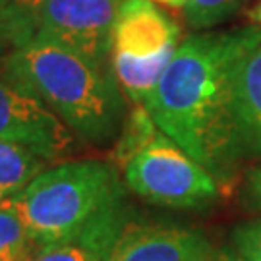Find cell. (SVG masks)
<instances>
[{"label": "cell", "mask_w": 261, "mask_h": 261, "mask_svg": "<svg viewBox=\"0 0 261 261\" xmlns=\"http://www.w3.org/2000/svg\"><path fill=\"white\" fill-rule=\"evenodd\" d=\"M41 2H43V0H12V4H10L8 8L14 10V12H18V14L28 16V14H31L33 10L37 8Z\"/></svg>", "instance_id": "2e32d148"}, {"label": "cell", "mask_w": 261, "mask_h": 261, "mask_svg": "<svg viewBox=\"0 0 261 261\" xmlns=\"http://www.w3.org/2000/svg\"><path fill=\"white\" fill-rule=\"evenodd\" d=\"M33 242L25 224L10 205H0V261H29Z\"/></svg>", "instance_id": "7c38bea8"}, {"label": "cell", "mask_w": 261, "mask_h": 261, "mask_svg": "<svg viewBox=\"0 0 261 261\" xmlns=\"http://www.w3.org/2000/svg\"><path fill=\"white\" fill-rule=\"evenodd\" d=\"M215 253L207 236L197 228L128 221L105 261H211Z\"/></svg>", "instance_id": "ba28073f"}, {"label": "cell", "mask_w": 261, "mask_h": 261, "mask_svg": "<svg viewBox=\"0 0 261 261\" xmlns=\"http://www.w3.org/2000/svg\"><path fill=\"white\" fill-rule=\"evenodd\" d=\"M153 2H163V4L174 6V8H184V4H186V0H153Z\"/></svg>", "instance_id": "ac0fdd59"}, {"label": "cell", "mask_w": 261, "mask_h": 261, "mask_svg": "<svg viewBox=\"0 0 261 261\" xmlns=\"http://www.w3.org/2000/svg\"><path fill=\"white\" fill-rule=\"evenodd\" d=\"M234 107L244 155L261 157V41L240 60Z\"/></svg>", "instance_id": "30bf717a"}, {"label": "cell", "mask_w": 261, "mask_h": 261, "mask_svg": "<svg viewBox=\"0 0 261 261\" xmlns=\"http://www.w3.org/2000/svg\"><path fill=\"white\" fill-rule=\"evenodd\" d=\"M0 31L12 74L77 140L103 145L120 134L128 120V97L111 64L31 35L25 21L10 10L0 18Z\"/></svg>", "instance_id": "7a4b0ae2"}, {"label": "cell", "mask_w": 261, "mask_h": 261, "mask_svg": "<svg viewBox=\"0 0 261 261\" xmlns=\"http://www.w3.org/2000/svg\"><path fill=\"white\" fill-rule=\"evenodd\" d=\"M126 201L122 172L109 161H72L39 174L10 205L35 248L70 240Z\"/></svg>", "instance_id": "3957f363"}, {"label": "cell", "mask_w": 261, "mask_h": 261, "mask_svg": "<svg viewBox=\"0 0 261 261\" xmlns=\"http://www.w3.org/2000/svg\"><path fill=\"white\" fill-rule=\"evenodd\" d=\"M240 199H242L244 209L253 213L261 211V163L246 174Z\"/></svg>", "instance_id": "9a60e30c"}, {"label": "cell", "mask_w": 261, "mask_h": 261, "mask_svg": "<svg viewBox=\"0 0 261 261\" xmlns=\"http://www.w3.org/2000/svg\"><path fill=\"white\" fill-rule=\"evenodd\" d=\"M261 41L259 28L190 35L145 103L153 122L217 180L234 178L246 155L236 124L240 60Z\"/></svg>", "instance_id": "6da1fadb"}, {"label": "cell", "mask_w": 261, "mask_h": 261, "mask_svg": "<svg viewBox=\"0 0 261 261\" xmlns=\"http://www.w3.org/2000/svg\"><path fill=\"white\" fill-rule=\"evenodd\" d=\"M10 4H12V0H0V18L4 16V12L8 10Z\"/></svg>", "instance_id": "ffe728a7"}, {"label": "cell", "mask_w": 261, "mask_h": 261, "mask_svg": "<svg viewBox=\"0 0 261 261\" xmlns=\"http://www.w3.org/2000/svg\"><path fill=\"white\" fill-rule=\"evenodd\" d=\"M0 140L28 147L47 161L70 155L75 138L64 122L48 111L25 85L12 74L4 60V37L0 31Z\"/></svg>", "instance_id": "52a82bcc"}, {"label": "cell", "mask_w": 261, "mask_h": 261, "mask_svg": "<svg viewBox=\"0 0 261 261\" xmlns=\"http://www.w3.org/2000/svg\"><path fill=\"white\" fill-rule=\"evenodd\" d=\"M211 261H242L234 252H217Z\"/></svg>", "instance_id": "e0dca14e"}, {"label": "cell", "mask_w": 261, "mask_h": 261, "mask_svg": "<svg viewBox=\"0 0 261 261\" xmlns=\"http://www.w3.org/2000/svg\"><path fill=\"white\" fill-rule=\"evenodd\" d=\"M180 45V28L153 0H122L111 66L124 95L145 107Z\"/></svg>", "instance_id": "5b68a950"}, {"label": "cell", "mask_w": 261, "mask_h": 261, "mask_svg": "<svg viewBox=\"0 0 261 261\" xmlns=\"http://www.w3.org/2000/svg\"><path fill=\"white\" fill-rule=\"evenodd\" d=\"M246 0H186L184 16L190 28L211 29L232 18Z\"/></svg>", "instance_id": "4fadbf2b"}, {"label": "cell", "mask_w": 261, "mask_h": 261, "mask_svg": "<svg viewBox=\"0 0 261 261\" xmlns=\"http://www.w3.org/2000/svg\"><path fill=\"white\" fill-rule=\"evenodd\" d=\"M252 18L255 19V21H259L261 23V2L253 8V12H252Z\"/></svg>", "instance_id": "d6986e66"}, {"label": "cell", "mask_w": 261, "mask_h": 261, "mask_svg": "<svg viewBox=\"0 0 261 261\" xmlns=\"http://www.w3.org/2000/svg\"><path fill=\"white\" fill-rule=\"evenodd\" d=\"M122 0H43L31 14L16 16L31 35L111 64L112 31Z\"/></svg>", "instance_id": "8992f818"}, {"label": "cell", "mask_w": 261, "mask_h": 261, "mask_svg": "<svg viewBox=\"0 0 261 261\" xmlns=\"http://www.w3.org/2000/svg\"><path fill=\"white\" fill-rule=\"evenodd\" d=\"M114 157L124 184L149 203L188 211L219 197L217 180L159 130L145 107L128 114Z\"/></svg>", "instance_id": "277c9868"}, {"label": "cell", "mask_w": 261, "mask_h": 261, "mask_svg": "<svg viewBox=\"0 0 261 261\" xmlns=\"http://www.w3.org/2000/svg\"><path fill=\"white\" fill-rule=\"evenodd\" d=\"M128 221L130 207L124 201L97 217L74 238L37 248L29 261H105L112 242Z\"/></svg>", "instance_id": "9c48e42d"}, {"label": "cell", "mask_w": 261, "mask_h": 261, "mask_svg": "<svg viewBox=\"0 0 261 261\" xmlns=\"http://www.w3.org/2000/svg\"><path fill=\"white\" fill-rule=\"evenodd\" d=\"M48 161L18 143L0 140V205L21 194L47 170Z\"/></svg>", "instance_id": "8fae6325"}, {"label": "cell", "mask_w": 261, "mask_h": 261, "mask_svg": "<svg viewBox=\"0 0 261 261\" xmlns=\"http://www.w3.org/2000/svg\"><path fill=\"white\" fill-rule=\"evenodd\" d=\"M232 248L242 261H261V217L234 228Z\"/></svg>", "instance_id": "5bb4252c"}]
</instances>
